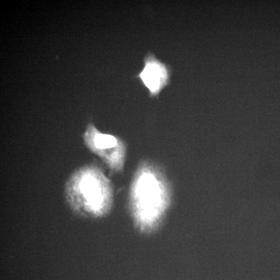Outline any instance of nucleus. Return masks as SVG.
<instances>
[{
	"label": "nucleus",
	"mask_w": 280,
	"mask_h": 280,
	"mask_svg": "<svg viewBox=\"0 0 280 280\" xmlns=\"http://www.w3.org/2000/svg\"><path fill=\"white\" fill-rule=\"evenodd\" d=\"M145 65L138 77L148 89L151 97H155L168 84L169 72L165 64L151 54L146 57Z\"/></svg>",
	"instance_id": "nucleus-4"
},
{
	"label": "nucleus",
	"mask_w": 280,
	"mask_h": 280,
	"mask_svg": "<svg viewBox=\"0 0 280 280\" xmlns=\"http://www.w3.org/2000/svg\"><path fill=\"white\" fill-rule=\"evenodd\" d=\"M170 199V186L163 167L149 159L140 161L132 180L129 202L141 224H153Z\"/></svg>",
	"instance_id": "nucleus-1"
},
{
	"label": "nucleus",
	"mask_w": 280,
	"mask_h": 280,
	"mask_svg": "<svg viewBox=\"0 0 280 280\" xmlns=\"http://www.w3.org/2000/svg\"><path fill=\"white\" fill-rule=\"evenodd\" d=\"M83 139L89 151L98 156L111 171H123L127 145L121 137L102 133L93 123H89L83 134Z\"/></svg>",
	"instance_id": "nucleus-3"
},
{
	"label": "nucleus",
	"mask_w": 280,
	"mask_h": 280,
	"mask_svg": "<svg viewBox=\"0 0 280 280\" xmlns=\"http://www.w3.org/2000/svg\"><path fill=\"white\" fill-rule=\"evenodd\" d=\"M67 200L73 209L95 215L103 214L113 202V189L103 169L96 163L75 170L65 188Z\"/></svg>",
	"instance_id": "nucleus-2"
}]
</instances>
